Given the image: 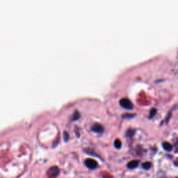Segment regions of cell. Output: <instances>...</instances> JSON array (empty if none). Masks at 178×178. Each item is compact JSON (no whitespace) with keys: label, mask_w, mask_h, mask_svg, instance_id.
Returning a JSON list of instances; mask_svg holds the SVG:
<instances>
[{"label":"cell","mask_w":178,"mask_h":178,"mask_svg":"<svg viewBox=\"0 0 178 178\" xmlns=\"http://www.w3.org/2000/svg\"><path fill=\"white\" fill-rule=\"evenodd\" d=\"M162 146H163V148H164V150L168 151V152H169V151H171L172 149H173V146H172V145L168 142L163 143Z\"/></svg>","instance_id":"6"},{"label":"cell","mask_w":178,"mask_h":178,"mask_svg":"<svg viewBox=\"0 0 178 178\" xmlns=\"http://www.w3.org/2000/svg\"><path fill=\"white\" fill-rule=\"evenodd\" d=\"M151 166H152V164H151L150 162H146V163H144L142 164V167L146 170L150 169Z\"/></svg>","instance_id":"8"},{"label":"cell","mask_w":178,"mask_h":178,"mask_svg":"<svg viewBox=\"0 0 178 178\" xmlns=\"http://www.w3.org/2000/svg\"><path fill=\"white\" fill-rule=\"evenodd\" d=\"M139 164V161H137V160H134V161H131L130 162H129L127 164V168H129V169H134V168H136L138 167Z\"/></svg>","instance_id":"4"},{"label":"cell","mask_w":178,"mask_h":178,"mask_svg":"<svg viewBox=\"0 0 178 178\" xmlns=\"http://www.w3.org/2000/svg\"><path fill=\"white\" fill-rule=\"evenodd\" d=\"M91 130L95 133L97 134H102L104 131V127L101 124L95 123L91 127Z\"/></svg>","instance_id":"3"},{"label":"cell","mask_w":178,"mask_h":178,"mask_svg":"<svg viewBox=\"0 0 178 178\" xmlns=\"http://www.w3.org/2000/svg\"><path fill=\"white\" fill-rule=\"evenodd\" d=\"M177 144H178V143H177Z\"/></svg>","instance_id":"12"},{"label":"cell","mask_w":178,"mask_h":178,"mask_svg":"<svg viewBox=\"0 0 178 178\" xmlns=\"http://www.w3.org/2000/svg\"><path fill=\"white\" fill-rule=\"evenodd\" d=\"M114 146H115L116 148L117 149H120L122 147V143L121 140H119V139H116V140L115 141V142H114Z\"/></svg>","instance_id":"7"},{"label":"cell","mask_w":178,"mask_h":178,"mask_svg":"<svg viewBox=\"0 0 178 178\" xmlns=\"http://www.w3.org/2000/svg\"><path fill=\"white\" fill-rule=\"evenodd\" d=\"M134 134V131L133 129H129V130L127 131V136L132 137Z\"/></svg>","instance_id":"9"},{"label":"cell","mask_w":178,"mask_h":178,"mask_svg":"<svg viewBox=\"0 0 178 178\" xmlns=\"http://www.w3.org/2000/svg\"><path fill=\"white\" fill-rule=\"evenodd\" d=\"M120 104L121 105L123 106V108L126 109H133V104L131 102L129 101L128 99H126V98H124V99H122L120 102Z\"/></svg>","instance_id":"2"},{"label":"cell","mask_w":178,"mask_h":178,"mask_svg":"<svg viewBox=\"0 0 178 178\" xmlns=\"http://www.w3.org/2000/svg\"><path fill=\"white\" fill-rule=\"evenodd\" d=\"M85 165L86 166V167H88L89 169H95L98 167V164L96 161H95L93 159H86L85 160Z\"/></svg>","instance_id":"1"},{"label":"cell","mask_w":178,"mask_h":178,"mask_svg":"<svg viewBox=\"0 0 178 178\" xmlns=\"http://www.w3.org/2000/svg\"><path fill=\"white\" fill-rule=\"evenodd\" d=\"M79 118H80V115H79V113L78 112H75L74 116H73V120L74 121H77V120H78Z\"/></svg>","instance_id":"10"},{"label":"cell","mask_w":178,"mask_h":178,"mask_svg":"<svg viewBox=\"0 0 178 178\" xmlns=\"http://www.w3.org/2000/svg\"><path fill=\"white\" fill-rule=\"evenodd\" d=\"M50 175L51 176H53V177H56V176H57L58 175H59V168H58L57 167H55V166H54L53 168H50Z\"/></svg>","instance_id":"5"},{"label":"cell","mask_w":178,"mask_h":178,"mask_svg":"<svg viewBox=\"0 0 178 178\" xmlns=\"http://www.w3.org/2000/svg\"><path fill=\"white\" fill-rule=\"evenodd\" d=\"M156 113V110L154 109H152V111H151L150 112V118H152L154 116V114Z\"/></svg>","instance_id":"11"}]
</instances>
